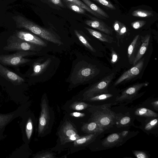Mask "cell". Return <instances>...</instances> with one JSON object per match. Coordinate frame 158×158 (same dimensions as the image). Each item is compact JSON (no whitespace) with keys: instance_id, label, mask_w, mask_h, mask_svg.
Returning <instances> with one entry per match:
<instances>
[{"instance_id":"obj_1","label":"cell","mask_w":158,"mask_h":158,"mask_svg":"<svg viewBox=\"0 0 158 158\" xmlns=\"http://www.w3.org/2000/svg\"><path fill=\"white\" fill-rule=\"evenodd\" d=\"M17 28L26 29L37 36L59 45L63 43L50 30L40 26L23 16L18 15L12 17Z\"/></svg>"},{"instance_id":"obj_2","label":"cell","mask_w":158,"mask_h":158,"mask_svg":"<svg viewBox=\"0 0 158 158\" xmlns=\"http://www.w3.org/2000/svg\"><path fill=\"white\" fill-rule=\"evenodd\" d=\"M111 103L94 106L92 109L91 118L104 131L112 127L116 118L114 112L110 109Z\"/></svg>"},{"instance_id":"obj_3","label":"cell","mask_w":158,"mask_h":158,"mask_svg":"<svg viewBox=\"0 0 158 158\" xmlns=\"http://www.w3.org/2000/svg\"><path fill=\"white\" fill-rule=\"evenodd\" d=\"M7 44L3 48V50L9 51H40L42 47L21 40L13 35L7 40Z\"/></svg>"},{"instance_id":"obj_4","label":"cell","mask_w":158,"mask_h":158,"mask_svg":"<svg viewBox=\"0 0 158 158\" xmlns=\"http://www.w3.org/2000/svg\"><path fill=\"white\" fill-rule=\"evenodd\" d=\"M37 52L31 51H17L9 55H0V63L2 64L12 66H17L30 62L31 60L24 57L36 55Z\"/></svg>"},{"instance_id":"obj_5","label":"cell","mask_w":158,"mask_h":158,"mask_svg":"<svg viewBox=\"0 0 158 158\" xmlns=\"http://www.w3.org/2000/svg\"><path fill=\"white\" fill-rule=\"evenodd\" d=\"M114 76V73H111L92 86L84 93V95L85 98L108 93V86L113 79Z\"/></svg>"},{"instance_id":"obj_6","label":"cell","mask_w":158,"mask_h":158,"mask_svg":"<svg viewBox=\"0 0 158 158\" xmlns=\"http://www.w3.org/2000/svg\"><path fill=\"white\" fill-rule=\"evenodd\" d=\"M59 135L61 143L62 144L74 141L80 137L75 128L69 122L64 124Z\"/></svg>"},{"instance_id":"obj_7","label":"cell","mask_w":158,"mask_h":158,"mask_svg":"<svg viewBox=\"0 0 158 158\" xmlns=\"http://www.w3.org/2000/svg\"><path fill=\"white\" fill-rule=\"evenodd\" d=\"M99 72V70L94 65L87 64L76 72L75 77L77 80L83 82L94 77Z\"/></svg>"},{"instance_id":"obj_8","label":"cell","mask_w":158,"mask_h":158,"mask_svg":"<svg viewBox=\"0 0 158 158\" xmlns=\"http://www.w3.org/2000/svg\"><path fill=\"white\" fill-rule=\"evenodd\" d=\"M144 60V58L141 59L133 67L124 72L115 81L114 85H116L124 81H128L138 75L143 66Z\"/></svg>"},{"instance_id":"obj_9","label":"cell","mask_w":158,"mask_h":158,"mask_svg":"<svg viewBox=\"0 0 158 158\" xmlns=\"http://www.w3.org/2000/svg\"><path fill=\"white\" fill-rule=\"evenodd\" d=\"M85 15L90 19L85 21V23L86 24L106 34L109 35L112 34L113 30L112 29L108 26L102 19L92 17L87 14Z\"/></svg>"},{"instance_id":"obj_10","label":"cell","mask_w":158,"mask_h":158,"mask_svg":"<svg viewBox=\"0 0 158 158\" xmlns=\"http://www.w3.org/2000/svg\"><path fill=\"white\" fill-rule=\"evenodd\" d=\"M14 35L21 40L42 47L47 45L40 37L32 33L23 31H16Z\"/></svg>"},{"instance_id":"obj_11","label":"cell","mask_w":158,"mask_h":158,"mask_svg":"<svg viewBox=\"0 0 158 158\" xmlns=\"http://www.w3.org/2000/svg\"><path fill=\"white\" fill-rule=\"evenodd\" d=\"M149 82H143L135 84L123 91L121 95L116 98L117 101L131 99L136 95L142 88L148 85Z\"/></svg>"},{"instance_id":"obj_12","label":"cell","mask_w":158,"mask_h":158,"mask_svg":"<svg viewBox=\"0 0 158 158\" xmlns=\"http://www.w3.org/2000/svg\"><path fill=\"white\" fill-rule=\"evenodd\" d=\"M49 120V109L46 101L43 100L41 104V111L39 120L38 133L41 134L43 132Z\"/></svg>"},{"instance_id":"obj_13","label":"cell","mask_w":158,"mask_h":158,"mask_svg":"<svg viewBox=\"0 0 158 158\" xmlns=\"http://www.w3.org/2000/svg\"><path fill=\"white\" fill-rule=\"evenodd\" d=\"M0 75L15 85H20L24 81L23 78L8 69L0 63Z\"/></svg>"},{"instance_id":"obj_14","label":"cell","mask_w":158,"mask_h":158,"mask_svg":"<svg viewBox=\"0 0 158 158\" xmlns=\"http://www.w3.org/2000/svg\"><path fill=\"white\" fill-rule=\"evenodd\" d=\"M141 44L140 35H138L134 37L128 48L127 55L130 64H133Z\"/></svg>"},{"instance_id":"obj_15","label":"cell","mask_w":158,"mask_h":158,"mask_svg":"<svg viewBox=\"0 0 158 158\" xmlns=\"http://www.w3.org/2000/svg\"><path fill=\"white\" fill-rule=\"evenodd\" d=\"M140 36L141 44L133 63L134 66L141 59L146 51L150 38V35L149 34H147L144 36Z\"/></svg>"},{"instance_id":"obj_16","label":"cell","mask_w":158,"mask_h":158,"mask_svg":"<svg viewBox=\"0 0 158 158\" xmlns=\"http://www.w3.org/2000/svg\"><path fill=\"white\" fill-rule=\"evenodd\" d=\"M123 138L120 133H113L103 141L102 145L106 147H112L122 142Z\"/></svg>"},{"instance_id":"obj_17","label":"cell","mask_w":158,"mask_h":158,"mask_svg":"<svg viewBox=\"0 0 158 158\" xmlns=\"http://www.w3.org/2000/svg\"><path fill=\"white\" fill-rule=\"evenodd\" d=\"M85 28L90 35L102 41L105 42L109 43H111L113 41V38L108 35L87 27H85Z\"/></svg>"},{"instance_id":"obj_18","label":"cell","mask_w":158,"mask_h":158,"mask_svg":"<svg viewBox=\"0 0 158 158\" xmlns=\"http://www.w3.org/2000/svg\"><path fill=\"white\" fill-rule=\"evenodd\" d=\"M100 134L99 133H90L86 135L80 137L74 141V146H80L89 143Z\"/></svg>"},{"instance_id":"obj_19","label":"cell","mask_w":158,"mask_h":158,"mask_svg":"<svg viewBox=\"0 0 158 158\" xmlns=\"http://www.w3.org/2000/svg\"><path fill=\"white\" fill-rule=\"evenodd\" d=\"M82 130L84 132L89 134L95 133L101 134L104 131L97 123L94 121L85 124L82 127Z\"/></svg>"},{"instance_id":"obj_20","label":"cell","mask_w":158,"mask_h":158,"mask_svg":"<svg viewBox=\"0 0 158 158\" xmlns=\"http://www.w3.org/2000/svg\"><path fill=\"white\" fill-rule=\"evenodd\" d=\"M50 61L48 60L42 63H35L33 65V72L31 76H35L40 74L47 67Z\"/></svg>"},{"instance_id":"obj_21","label":"cell","mask_w":158,"mask_h":158,"mask_svg":"<svg viewBox=\"0 0 158 158\" xmlns=\"http://www.w3.org/2000/svg\"><path fill=\"white\" fill-rule=\"evenodd\" d=\"M81 0L95 12L106 18L109 17V16L106 12L90 0Z\"/></svg>"},{"instance_id":"obj_22","label":"cell","mask_w":158,"mask_h":158,"mask_svg":"<svg viewBox=\"0 0 158 158\" xmlns=\"http://www.w3.org/2000/svg\"><path fill=\"white\" fill-rule=\"evenodd\" d=\"M73 2L81 7L96 17L102 19H106L107 18L99 15L92 10L89 7L80 0H64Z\"/></svg>"},{"instance_id":"obj_23","label":"cell","mask_w":158,"mask_h":158,"mask_svg":"<svg viewBox=\"0 0 158 158\" xmlns=\"http://www.w3.org/2000/svg\"><path fill=\"white\" fill-rule=\"evenodd\" d=\"M135 114L137 116L143 117H157L158 114L153 111L146 108H139L135 111Z\"/></svg>"},{"instance_id":"obj_24","label":"cell","mask_w":158,"mask_h":158,"mask_svg":"<svg viewBox=\"0 0 158 158\" xmlns=\"http://www.w3.org/2000/svg\"><path fill=\"white\" fill-rule=\"evenodd\" d=\"M65 5L69 9L80 14L86 15V10L80 6L71 2L63 0Z\"/></svg>"},{"instance_id":"obj_25","label":"cell","mask_w":158,"mask_h":158,"mask_svg":"<svg viewBox=\"0 0 158 158\" xmlns=\"http://www.w3.org/2000/svg\"><path fill=\"white\" fill-rule=\"evenodd\" d=\"M132 15L134 17L143 18L152 16L154 14L151 11L139 9L133 11L132 13Z\"/></svg>"},{"instance_id":"obj_26","label":"cell","mask_w":158,"mask_h":158,"mask_svg":"<svg viewBox=\"0 0 158 158\" xmlns=\"http://www.w3.org/2000/svg\"><path fill=\"white\" fill-rule=\"evenodd\" d=\"M112 96V94L108 93L98 94L85 98L86 100L90 102L100 101L109 99Z\"/></svg>"},{"instance_id":"obj_27","label":"cell","mask_w":158,"mask_h":158,"mask_svg":"<svg viewBox=\"0 0 158 158\" xmlns=\"http://www.w3.org/2000/svg\"><path fill=\"white\" fill-rule=\"evenodd\" d=\"M74 33L80 41L87 48L93 52H96L95 50L91 46L86 39L78 31L75 30Z\"/></svg>"},{"instance_id":"obj_28","label":"cell","mask_w":158,"mask_h":158,"mask_svg":"<svg viewBox=\"0 0 158 158\" xmlns=\"http://www.w3.org/2000/svg\"><path fill=\"white\" fill-rule=\"evenodd\" d=\"M89 105L86 103L82 102H75L70 106V108L74 110H81L87 108Z\"/></svg>"},{"instance_id":"obj_29","label":"cell","mask_w":158,"mask_h":158,"mask_svg":"<svg viewBox=\"0 0 158 158\" xmlns=\"http://www.w3.org/2000/svg\"><path fill=\"white\" fill-rule=\"evenodd\" d=\"M33 131V125L31 119L28 120L26 125V132L28 139H29L31 136Z\"/></svg>"},{"instance_id":"obj_30","label":"cell","mask_w":158,"mask_h":158,"mask_svg":"<svg viewBox=\"0 0 158 158\" xmlns=\"http://www.w3.org/2000/svg\"><path fill=\"white\" fill-rule=\"evenodd\" d=\"M46 2L52 6L53 5L54 7L65 8L66 7L61 0H46Z\"/></svg>"},{"instance_id":"obj_31","label":"cell","mask_w":158,"mask_h":158,"mask_svg":"<svg viewBox=\"0 0 158 158\" xmlns=\"http://www.w3.org/2000/svg\"><path fill=\"white\" fill-rule=\"evenodd\" d=\"M93 1L100 3L109 8L115 10L116 8L114 6L110 1L107 0H93Z\"/></svg>"},{"instance_id":"obj_32","label":"cell","mask_w":158,"mask_h":158,"mask_svg":"<svg viewBox=\"0 0 158 158\" xmlns=\"http://www.w3.org/2000/svg\"><path fill=\"white\" fill-rule=\"evenodd\" d=\"M127 32V28L126 26L123 23L120 29L119 33L117 35L118 44L119 43V39L123 38Z\"/></svg>"},{"instance_id":"obj_33","label":"cell","mask_w":158,"mask_h":158,"mask_svg":"<svg viewBox=\"0 0 158 158\" xmlns=\"http://www.w3.org/2000/svg\"><path fill=\"white\" fill-rule=\"evenodd\" d=\"M146 23V21L144 20H138L132 22L131 25L133 28L137 29L144 26Z\"/></svg>"},{"instance_id":"obj_34","label":"cell","mask_w":158,"mask_h":158,"mask_svg":"<svg viewBox=\"0 0 158 158\" xmlns=\"http://www.w3.org/2000/svg\"><path fill=\"white\" fill-rule=\"evenodd\" d=\"M158 124V120L155 118L151 121L145 126L144 129L146 131H149L156 127Z\"/></svg>"},{"instance_id":"obj_35","label":"cell","mask_w":158,"mask_h":158,"mask_svg":"<svg viewBox=\"0 0 158 158\" xmlns=\"http://www.w3.org/2000/svg\"><path fill=\"white\" fill-rule=\"evenodd\" d=\"M133 152L135 156L138 158H148V156L146 152L140 151H133Z\"/></svg>"},{"instance_id":"obj_36","label":"cell","mask_w":158,"mask_h":158,"mask_svg":"<svg viewBox=\"0 0 158 158\" xmlns=\"http://www.w3.org/2000/svg\"><path fill=\"white\" fill-rule=\"evenodd\" d=\"M122 23L118 21V20H115L113 25V27L114 30L115 31L117 35H118L120 29L122 26Z\"/></svg>"},{"instance_id":"obj_37","label":"cell","mask_w":158,"mask_h":158,"mask_svg":"<svg viewBox=\"0 0 158 158\" xmlns=\"http://www.w3.org/2000/svg\"><path fill=\"white\" fill-rule=\"evenodd\" d=\"M131 118L128 116L123 117L120 120V124L122 126H126L130 122Z\"/></svg>"},{"instance_id":"obj_38","label":"cell","mask_w":158,"mask_h":158,"mask_svg":"<svg viewBox=\"0 0 158 158\" xmlns=\"http://www.w3.org/2000/svg\"><path fill=\"white\" fill-rule=\"evenodd\" d=\"M37 156L35 157L37 158H54L53 154L49 152H46L41 154H40L37 155Z\"/></svg>"},{"instance_id":"obj_39","label":"cell","mask_w":158,"mask_h":158,"mask_svg":"<svg viewBox=\"0 0 158 158\" xmlns=\"http://www.w3.org/2000/svg\"><path fill=\"white\" fill-rule=\"evenodd\" d=\"M111 63L113 64L116 63L118 60V56L116 52L113 49L111 50Z\"/></svg>"},{"instance_id":"obj_40","label":"cell","mask_w":158,"mask_h":158,"mask_svg":"<svg viewBox=\"0 0 158 158\" xmlns=\"http://www.w3.org/2000/svg\"><path fill=\"white\" fill-rule=\"evenodd\" d=\"M70 115L72 116L77 118L85 116V114L84 113L78 112H74L71 113Z\"/></svg>"},{"instance_id":"obj_41","label":"cell","mask_w":158,"mask_h":158,"mask_svg":"<svg viewBox=\"0 0 158 158\" xmlns=\"http://www.w3.org/2000/svg\"><path fill=\"white\" fill-rule=\"evenodd\" d=\"M151 104L157 110H158V101L157 100L156 101L153 102L151 103Z\"/></svg>"},{"instance_id":"obj_42","label":"cell","mask_w":158,"mask_h":158,"mask_svg":"<svg viewBox=\"0 0 158 158\" xmlns=\"http://www.w3.org/2000/svg\"><path fill=\"white\" fill-rule=\"evenodd\" d=\"M128 132L127 131H124L122 132L121 133L122 137L123 138L126 137L128 134Z\"/></svg>"}]
</instances>
